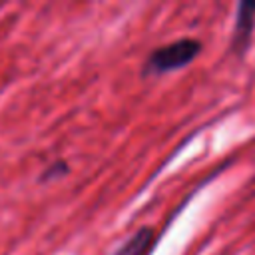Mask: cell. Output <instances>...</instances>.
Segmentation results:
<instances>
[{
  "label": "cell",
  "mask_w": 255,
  "mask_h": 255,
  "mask_svg": "<svg viewBox=\"0 0 255 255\" xmlns=\"http://www.w3.org/2000/svg\"><path fill=\"white\" fill-rule=\"evenodd\" d=\"M201 52V44L193 38H181L175 40L171 44H165L157 50L151 52V56L147 58V72H155V74H165L177 68L187 66L191 60L197 58V54Z\"/></svg>",
  "instance_id": "6da1fadb"
},
{
  "label": "cell",
  "mask_w": 255,
  "mask_h": 255,
  "mask_svg": "<svg viewBox=\"0 0 255 255\" xmlns=\"http://www.w3.org/2000/svg\"><path fill=\"white\" fill-rule=\"evenodd\" d=\"M253 22H255V4H251V2L239 4L237 22H235V34H233V48L235 50H243L247 46L251 30H253Z\"/></svg>",
  "instance_id": "7a4b0ae2"
},
{
  "label": "cell",
  "mask_w": 255,
  "mask_h": 255,
  "mask_svg": "<svg viewBox=\"0 0 255 255\" xmlns=\"http://www.w3.org/2000/svg\"><path fill=\"white\" fill-rule=\"evenodd\" d=\"M151 245H153V231L149 227H141L114 255H147Z\"/></svg>",
  "instance_id": "3957f363"
}]
</instances>
